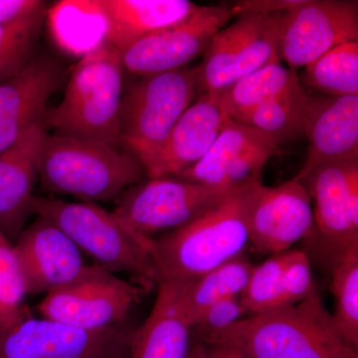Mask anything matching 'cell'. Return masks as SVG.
Masks as SVG:
<instances>
[{
  "label": "cell",
  "mask_w": 358,
  "mask_h": 358,
  "mask_svg": "<svg viewBox=\"0 0 358 358\" xmlns=\"http://www.w3.org/2000/svg\"><path fill=\"white\" fill-rule=\"evenodd\" d=\"M260 183L231 190L199 218L154 239L159 284H189L243 255L250 243L249 211Z\"/></svg>",
  "instance_id": "cell-1"
},
{
  "label": "cell",
  "mask_w": 358,
  "mask_h": 358,
  "mask_svg": "<svg viewBox=\"0 0 358 358\" xmlns=\"http://www.w3.org/2000/svg\"><path fill=\"white\" fill-rule=\"evenodd\" d=\"M199 341L235 346L251 358H358L317 291L300 303L250 315Z\"/></svg>",
  "instance_id": "cell-2"
},
{
  "label": "cell",
  "mask_w": 358,
  "mask_h": 358,
  "mask_svg": "<svg viewBox=\"0 0 358 358\" xmlns=\"http://www.w3.org/2000/svg\"><path fill=\"white\" fill-rule=\"evenodd\" d=\"M124 72L121 53L105 41L85 53L72 71L61 102L45 113V129L120 150Z\"/></svg>",
  "instance_id": "cell-3"
},
{
  "label": "cell",
  "mask_w": 358,
  "mask_h": 358,
  "mask_svg": "<svg viewBox=\"0 0 358 358\" xmlns=\"http://www.w3.org/2000/svg\"><path fill=\"white\" fill-rule=\"evenodd\" d=\"M31 215L50 221L110 273L131 275L145 291L159 286L154 259V239L140 234L114 211L93 202H68L33 196Z\"/></svg>",
  "instance_id": "cell-4"
},
{
  "label": "cell",
  "mask_w": 358,
  "mask_h": 358,
  "mask_svg": "<svg viewBox=\"0 0 358 358\" xmlns=\"http://www.w3.org/2000/svg\"><path fill=\"white\" fill-rule=\"evenodd\" d=\"M143 176L136 157L98 141L47 133L39 152L38 180L45 192L85 202L117 199Z\"/></svg>",
  "instance_id": "cell-5"
},
{
  "label": "cell",
  "mask_w": 358,
  "mask_h": 358,
  "mask_svg": "<svg viewBox=\"0 0 358 358\" xmlns=\"http://www.w3.org/2000/svg\"><path fill=\"white\" fill-rule=\"evenodd\" d=\"M196 95L192 68L141 77L122 95L120 145L145 166Z\"/></svg>",
  "instance_id": "cell-6"
},
{
  "label": "cell",
  "mask_w": 358,
  "mask_h": 358,
  "mask_svg": "<svg viewBox=\"0 0 358 358\" xmlns=\"http://www.w3.org/2000/svg\"><path fill=\"white\" fill-rule=\"evenodd\" d=\"M282 13L240 17L219 30L202 62L192 68L196 92L219 93L251 73L282 62L279 35Z\"/></svg>",
  "instance_id": "cell-7"
},
{
  "label": "cell",
  "mask_w": 358,
  "mask_h": 358,
  "mask_svg": "<svg viewBox=\"0 0 358 358\" xmlns=\"http://www.w3.org/2000/svg\"><path fill=\"white\" fill-rule=\"evenodd\" d=\"M145 292L100 266H87L74 282L47 294L38 310L45 319L85 331H103L122 327Z\"/></svg>",
  "instance_id": "cell-8"
},
{
  "label": "cell",
  "mask_w": 358,
  "mask_h": 358,
  "mask_svg": "<svg viewBox=\"0 0 358 358\" xmlns=\"http://www.w3.org/2000/svg\"><path fill=\"white\" fill-rule=\"evenodd\" d=\"M230 192L176 176L148 178L122 192L114 212L134 231L154 239L199 218Z\"/></svg>",
  "instance_id": "cell-9"
},
{
  "label": "cell",
  "mask_w": 358,
  "mask_h": 358,
  "mask_svg": "<svg viewBox=\"0 0 358 358\" xmlns=\"http://www.w3.org/2000/svg\"><path fill=\"white\" fill-rule=\"evenodd\" d=\"M299 180L315 204L312 236L331 268L358 246V157L320 164Z\"/></svg>",
  "instance_id": "cell-10"
},
{
  "label": "cell",
  "mask_w": 358,
  "mask_h": 358,
  "mask_svg": "<svg viewBox=\"0 0 358 358\" xmlns=\"http://www.w3.org/2000/svg\"><path fill=\"white\" fill-rule=\"evenodd\" d=\"M358 41V2L301 0L282 14L279 56L291 69L305 68L327 51Z\"/></svg>",
  "instance_id": "cell-11"
},
{
  "label": "cell",
  "mask_w": 358,
  "mask_h": 358,
  "mask_svg": "<svg viewBox=\"0 0 358 358\" xmlns=\"http://www.w3.org/2000/svg\"><path fill=\"white\" fill-rule=\"evenodd\" d=\"M131 331H85L32 315L0 331V358H105L129 348Z\"/></svg>",
  "instance_id": "cell-12"
},
{
  "label": "cell",
  "mask_w": 358,
  "mask_h": 358,
  "mask_svg": "<svg viewBox=\"0 0 358 358\" xmlns=\"http://www.w3.org/2000/svg\"><path fill=\"white\" fill-rule=\"evenodd\" d=\"M232 17L230 6H199L188 20L136 42L121 53L124 71L138 77L182 69Z\"/></svg>",
  "instance_id": "cell-13"
},
{
  "label": "cell",
  "mask_w": 358,
  "mask_h": 358,
  "mask_svg": "<svg viewBox=\"0 0 358 358\" xmlns=\"http://www.w3.org/2000/svg\"><path fill=\"white\" fill-rule=\"evenodd\" d=\"M313 208L308 190L299 179L257 188L249 211V246L262 255L292 250L312 236Z\"/></svg>",
  "instance_id": "cell-14"
},
{
  "label": "cell",
  "mask_w": 358,
  "mask_h": 358,
  "mask_svg": "<svg viewBox=\"0 0 358 358\" xmlns=\"http://www.w3.org/2000/svg\"><path fill=\"white\" fill-rule=\"evenodd\" d=\"M278 147L266 134L229 117L203 159L176 176L230 192L262 180L264 167Z\"/></svg>",
  "instance_id": "cell-15"
},
{
  "label": "cell",
  "mask_w": 358,
  "mask_h": 358,
  "mask_svg": "<svg viewBox=\"0 0 358 358\" xmlns=\"http://www.w3.org/2000/svg\"><path fill=\"white\" fill-rule=\"evenodd\" d=\"M15 241L14 250L28 294H47L67 286L87 268L81 250L43 217L37 216Z\"/></svg>",
  "instance_id": "cell-16"
},
{
  "label": "cell",
  "mask_w": 358,
  "mask_h": 358,
  "mask_svg": "<svg viewBox=\"0 0 358 358\" xmlns=\"http://www.w3.org/2000/svg\"><path fill=\"white\" fill-rule=\"evenodd\" d=\"M63 79L57 61L37 55L22 72L0 84V152L42 124L47 103Z\"/></svg>",
  "instance_id": "cell-17"
},
{
  "label": "cell",
  "mask_w": 358,
  "mask_h": 358,
  "mask_svg": "<svg viewBox=\"0 0 358 358\" xmlns=\"http://www.w3.org/2000/svg\"><path fill=\"white\" fill-rule=\"evenodd\" d=\"M229 120L220 94H200L160 148L143 166L148 178L176 176L196 164L210 150Z\"/></svg>",
  "instance_id": "cell-18"
},
{
  "label": "cell",
  "mask_w": 358,
  "mask_h": 358,
  "mask_svg": "<svg viewBox=\"0 0 358 358\" xmlns=\"http://www.w3.org/2000/svg\"><path fill=\"white\" fill-rule=\"evenodd\" d=\"M78 4L102 21L103 41L120 52L183 22L199 7L188 0H94Z\"/></svg>",
  "instance_id": "cell-19"
},
{
  "label": "cell",
  "mask_w": 358,
  "mask_h": 358,
  "mask_svg": "<svg viewBox=\"0 0 358 358\" xmlns=\"http://www.w3.org/2000/svg\"><path fill=\"white\" fill-rule=\"evenodd\" d=\"M303 134L308 150L294 178L333 160L358 157V96H329L308 94Z\"/></svg>",
  "instance_id": "cell-20"
},
{
  "label": "cell",
  "mask_w": 358,
  "mask_h": 358,
  "mask_svg": "<svg viewBox=\"0 0 358 358\" xmlns=\"http://www.w3.org/2000/svg\"><path fill=\"white\" fill-rule=\"evenodd\" d=\"M46 134L40 124L0 152V231L11 242L31 215L30 202L38 180L39 152Z\"/></svg>",
  "instance_id": "cell-21"
},
{
  "label": "cell",
  "mask_w": 358,
  "mask_h": 358,
  "mask_svg": "<svg viewBox=\"0 0 358 358\" xmlns=\"http://www.w3.org/2000/svg\"><path fill=\"white\" fill-rule=\"evenodd\" d=\"M192 341V327L181 308L178 285L159 282L152 312L131 331L129 358H187Z\"/></svg>",
  "instance_id": "cell-22"
},
{
  "label": "cell",
  "mask_w": 358,
  "mask_h": 358,
  "mask_svg": "<svg viewBox=\"0 0 358 358\" xmlns=\"http://www.w3.org/2000/svg\"><path fill=\"white\" fill-rule=\"evenodd\" d=\"M255 266L243 255L213 268L189 284L178 285L179 300L190 327L214 303L241 296Z\"/></svg>",
  "instance_id": "cell-23"
},
{
  "label": "cell",
  "mask_w": 358,
  "mask_h": 358,
  "mask_svg": "<svg viewBox=\"0 0 358 358\" xmlns=\"http://www.w3.org/2000/svg\"><path fill=\"white\" fill-rule=\"evenodd\" d=\"M299 81L298 71L285 67L282 62L273 63L241 78L219 94L230 119L241 122L259 106Z\"/></svg>",
  "instance_id": "cell-24"
},
{
  "label": "cell",
  "mask_w": 358,
  "mask_h": 358,
  "mask_svg": "<svg viewBox=\"0 0 358 358\" xmlns=\"http://www.w3.org/2000/svg\"><path fill=\"white\" fill-rule=\"evenodd\" d=\"M308 98L307 90L300 80L286 91L259 106L241 124L266 134L278 145L294 140L303 134Z\"/></svg>",
  "instance_id": "cell-25"
},
{
  "label": "cell",
  "mask_w": 358,
  "mask_h": 358,
  "mask_svg": "<svg viewBox=\"0 0 358 358\" xmlns=\"http://www.w3.org/2000/svg\"><path fill=\"white\" fill-rule=\"evenodd\" d=\"M303 84L320 95L358 96V41L338 45L308 64Z\"/></svg>",
  "instance_id": "cell-26"
},
{
  "label": "cell",
  "mask_w": 358,
  "mask_h": 358,
  "mask_svg": "<svg viewBox=\"0 0 358 358\" xmlns=\"http://www.w3.org/2000/svg\"><path fill=\"white\" fill-rule=\"evenodd\" d=\"M47 3L22 17L0 24V84L22 72L37 57Z\"/></svg>",
  "instance_id": "cell-27"
},
{
  "label": "cell",
  "mask_w": 358,
  "mask_h": 358,
  "mask_svg": "<svg viewBox=\"0 0 358 358\" xmlns=\"http://www.w3.org/2000/svg\"><path fill=\"white\" fill-rule=\"evenodd\" d=\"M331 292L336 327L358 350V246L348 250L331 267Z\"/></svg>",
  "instance_id": "cell-28"
},
{
  "label": "cell",
  "mask_w": 358,
  "mask_h": 358,
  "mask_svg": "<svg viewBox=\"0 0 358 358\" xmlns=\"http://www.w3.org/2000/svg\"><path fill=\"white\" fill-rule=\"evenodd\" d=\"M27 294L14 245L0 231V331L31 315L25 305Z\"/></svg>",
  "instance_id": "cell-29"
},
{
  "label": "cell",
  "mask_w": 358,
  "mask_h": 358,
  "mask_svg": "<svg viewBox=\"0 0 358 358\" xmlns=\"http://www.w3.org/2000/svg\"><path fill=\"white\" fill-rule=\"evenodd\" d=\"M289 252L291 250L268 256L265 262L254 267L241 294L249 315L282 307L285 271Z\"/></svg>",
  "instance_id": "cell-30"
},
{
  "label": "cell",
  "mask_w": 358,
  "mask_h": 358,
  "mask_svg": "<svg viewBox=\"0 0 358 358\" xmlns=\"http://www.w3.org/2000/svg\"><path fill=\"white\" fill-rule=\"evenodd\" d=\"M241 296H231L214 303L197 319L192 326L193 341H203L211 334L227 329L248 317Z\"/></svg>",
  "instance_id": "cell-31"
},
{
  "label": "cell",
  "mask_w": 358,
  "mask_h": 358,
  "mask_svg": "<svg viewBox=\"0 0 358 358\" xmlns=\"http://www.w3.org/2000/svg\"><path fill=\"white\" fill-rule=\"evenodd\" d=\"M315 291L308 254L301 250L292 249L285 271L282 307L300 303Z\"/></svg>",
  "instance_id": "cell-32"
},
{
  "label": "cell",
  "mask_w": 358,
  "mask_h": 358,
  "mask_svg": "<svg viewBox=\"0 0 358 358\" xmlns=\"http://www.w3.org/2000/svg\"><path fill=\"white\" fill-rule=\"evenodd\" d=\"M301 0H244L235 2L230 6L231 16L264 15V14L281 13L291 10L300 3Z\"/></svg>",
  "instance_id": "cell-33"
},
{
  "label": "cell",
  "mask_w": 358,
  "mask_h": 358,
  "mask_svg": "<svg viewBox=\"0 0 358 358\" xmlns=\"http://www.w3.org/2000/svg\"><path fill=\"white\" fill-rule=\"evenodd\" d=\"M187 358H251L235 346L192 341Z\"/></svg>",
  "instance_id": "cell-34"
},
{
  "label": "cell",
  "mask_w": 358,
  "mask_h": 358,
  "mask_svg": "<svg viewBox=\"0 0 358 358\" xmlns=\"http://www.w3.org/2000/svg\"><path fill=\"white\" fill-rule=\"evenodd\" d=\"M45 3L41 0H0V24L22 17Z\"/></svg>",
  "instance_id": "cell-35"
},
{
  "label": "cell",
  "mask_w": 358,
  "mask_h": 358,
  "mask_svg": "<svg viewBox=\"0 0 358 358\" xmlns=\"http://www.w3.org/2000/svg\"><path fill=\"white\" fill-rule=\"evenodd\" d=\"M105 358H129V348L124 352L117 353V355H112V357H108Z\"/></svg>",
  "instance_id": "cell-36"
}]
</instances>
